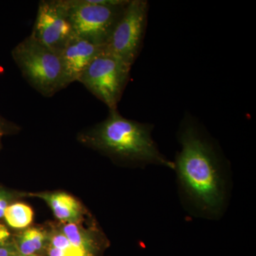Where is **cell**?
<instances>
[{
  "label": "cell",
  "mask_w": 256,
  "mask_h": 256,
  "mask_svg": "<svg viewBox=\"0 0 256 256\" xmlns=\"http://www.w3.org/2000/svg\"><path fill=\"white\" fill-rule=\"evenodd\" d=\"M18 252L14 242H8L0 246V256H16Z\"/></svg>",
  "instance_id": "5bb4252c"
},
{
  "label": "cell",
  "mask_w": 256,
  "mask_h": 256,
  "mask_svg": "<svg viewBox=\"0 0 256 256\" xmlns=\"http://www.w3.org/2000/svg\"><path fill=\"white\" fill-rule=\"evenodd\" d=\"M46 202L60 222L65 224H78L82 218V208L79 202L65 192L31 194Z\"/></svg>",
  "instance_id": "9c48e42d"
},
{
  "label": "cell",
  "mask_w": 256,
  "mask_h": 256,
  "mask_svg": "<svg viewBox=\"0 0 256 256\" xmlns=\"http://www.w3.org/2000/svg\"><path fill=\"white\" fill-rule=\"evenodd\" d=\"M16 256H38L36 255H22V254H20L18 252V255Z\"/></svg>",
  "instance_id": "2e32d148"
},
{
  "label": "cell",
  "mask_w": 256,
  "mask_h": 256,
  "mask_svg": "<svg viewBox=\"0 0 256 256\" xmlns=\"http://www.w3.org/2000/svg\"><path fill=\"white\" fill-rule=\"evenodd\" d=\"M12 195L9 192L0 188V218L4 217V212L10 204Z\"/></svg>",
  "instance_id": "4fadbf2b"
},
{
  "label": "cell",
  "mask_w": 256,
  "mask_h": 256,
  "mask_svg": "<svg viewBox=\"0 0 256 256\" xmlns=\"http://www.w3.org/2000/svg\"><path fill=\"white\" fill-rule=\"evenodd\" d=\"M48 256H98L101 246L82 247L70 242L62 230L50 234Z\"/></svg>",
  "instance_id": "30bf717a"
},
{
  "label": "cell",
  "mask_w": 256,
  "mask_h": 256,
  "mask_svg": "<svg viewBox=\"0 0 256 256\" xmlns=\"http://www.w3.org/2000/svg\"><path fill=\"white\" fill-rule=\"evenodd\" d=\"M181 150L173 162L178 196L193 216L220 220L232 188L230 163L217 141L196 118L186 114L178 132Z\"/></svg>",
  "instance_id": "6da1fadb"
},
{
  "label": "cell",
  "mask_w": 256,
  "mask_h": 256,
  "mask_svg": "<svg viewBox=\"0 0 256 256\" xmlns=\"http://www.w3.org/2000/svg\"><path fill=\"white\" fill-rule=\"evenodd\" d=\"M66 3L74 35L105 46L129 2L121 6H106L94 0H66Z\"/></svg>",
  "instance_id": "5b68a950"
},
{
  "label": "cell",
  "mask_w": 256,
  "mask_h": 256,
  "mask_svg": "<svg viewBox=\"0 0 256 256\" xmlns=\"http://www.w3.org/2000/svg\"><path fill=\"white\" fill-rule=\"evenodd\" d=\"M12 56L24 78L42 96L50 97L66 87L60 54L31 36L16 45Z\"/></svg>",
  "instance_id": "3957f363"
},
{
  "label": "cell",
  "mask_w": 256,
  "mask_h": 256,
  "mask_svg": "<svg viewBox=\"0 0 256 256\" xmlns=\"http://www.w3.org/2000/svg\"><path fill=\"white\" fill-rule=\"evenodd\" d=\"M148 10L149 3L146 0H130L104 46L106 52L130 68L142 48Z\"/></svg>",
  "instance_id": "277c9868"
},
{
  "label": "cell",
  "mask_w": 256,
  "mask_h": 256,
  "mask_svg": "<svg viewBox=\"0 0 256 256\" xmlns=\"http://www.w3.org/2000/svg\"><path fill=\"white\" fill-rule=\"evenodd\" d=\"M104 50V46L94 44L74 36L60 54L66 86L78 82L88 66Z\"/></svg>",
  "instance_id": "ba28073f"
},
{
  "label": "cell",
  "mask_w": 256,
  "mask_h": 256,
  "mask_svg": "<svg viewBox=\"0 0 256 256\" xmlns=\"http://www.w3.org/2000/svg\"><path fill=\"white\" fill-rule=\"evenodd\" d=\"M50 234L38 228H30L18 234L14 242L18 254L22 255H36L48 244Z\"/></svg>",
  "instance_id": "8fae6325"
},
{
  "label": "cell",
  "mask_w": 256,
  "mask_h": 256,
  "mask_svg": "<svg viewBox=\"0 0 256 256\" xmlns=\"http://www.w3.org/2000/svg\"><path fill=\"white\" fill-rule=\"evenodd\" d=\"M74 35L66 0H42L30 36L60 54Z\"/></svg>",
  "instance_id": "52a82bcc"
},
{
  "label": "cell",
  "mask_w": 256,
  "mask_h": 256,
  "mask_svg": "<svg viewBox=\"0 0 256 256\" xmlns=\"http://www.w3.org/2000/svg\"><path fill=\"white\" fill-rule=\"evenodd\" d=\"M131 68L105 50L92 60L78 82L108 106L117 109L130 78Z\"/></svg>",
  "instance_id": "8992f818"
},
{
  "label": "cell",
  "mask_w": 256,
  "mask_h": 256,
  "mask_svg": "<svg viewBox=\"0 0 256 256\" xmlns=\"http://www.w3.org/2000/svg\"><path fill=\"white\" fill-rule=\"evenodd\" d=\"M11 234L9 230L3 224H0V246L10 242Z\"/></svg>",
  "instance_id": "9a60e30c"
},
{
  "label": "cell",
  "mask_w": 256,
  "mask_h": 256,
  "mask_svg": "<svg viewBox=\"0 0 256 256\" xmlns=\"http://www.w3.org/2000/svg\"><path fill=\"white\" fill-rule=\"evenodd\" d=\"M154 126L126 118L109 110L107 118L88 131L82 140L92 148L124 164L144 168L148 165L173 170V162L160 152L152 138Z\"/></svg>",
  "instance_id": "7a4b0ae2"
},
{
  "label": "cell",
  "mask_w": 256,
  "mask_h": 256,
  "mask_svg": "<svg viewBox=\"0 0 256 256\" xmlns=\"http://www.w3.org/2000/svg\"><path fill=\"white\" fill-rule=\"evenodd\" d=\"M33 216V210L30 206L22 203H15L8 206L3 218L12 228H24L32 223Z\"/></svg>",
  "instance_id": "7c38bea8"
}]
</instances>
